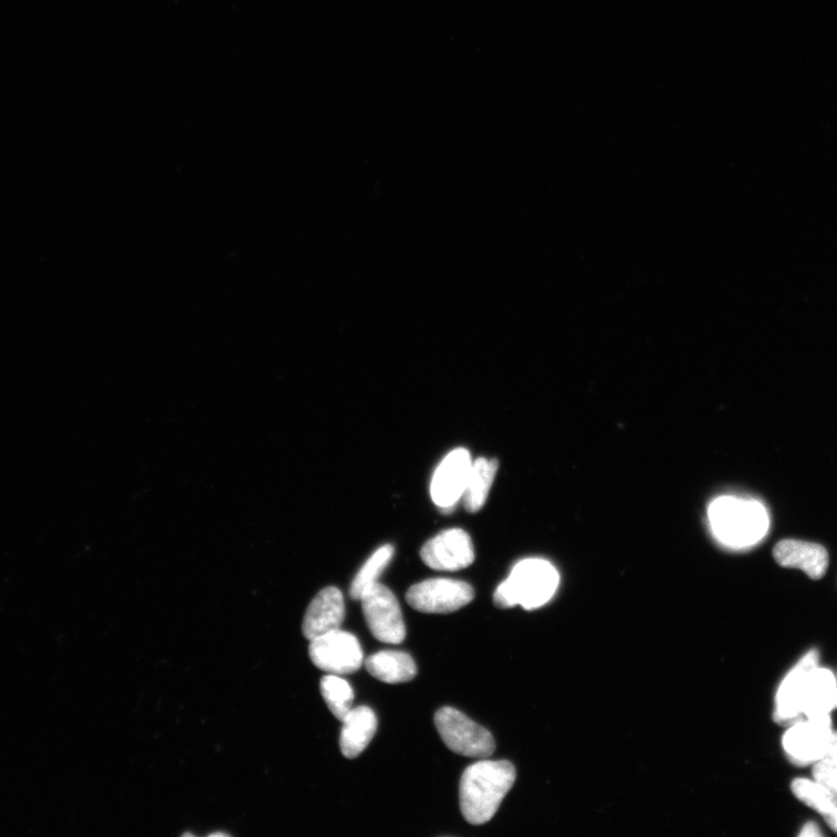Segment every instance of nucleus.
<instances>
[{
    "label": "nucleus",
    "instance_id": "obj_16",
    "mask_svg": "<svg viewBox=\"0 0 837 837\" xmlns=\"http://www.w3.org/2000/svg\"><path fill=\"white\" fill-rule=\"evenodd\" d=\"M365 666L376 680L388 684L410 682L418 671L412 656L397 650L379 651L370 656Z\"/></svg>",
    "mask_w": 837,
    "mask_h": 837
},
{
    "label": "nucleus",
    "instance_id": "obj_20",
    "mask_svg": "<svg viewBox=\"0 0 837 837\" xmlns=\"http://www.w3.org/2000/svg\"><path fill=\"white\" fill-rule=\"evenodd\" d=\"M321 691L332 714L344 721L353 710L354 691L351 684L337 674H327L321 682Z\"/></svg>",
    "mask_w": 837,
    "mask_h": 837
},
{
    "label": "nucleus",
    "instance_id": "obj_6",
    "mask_svg": "<svg viewBox=\"0 0 837 837\" xmlns=\"http://www.w3.org/2000/svg\"><path fill=\"white\" fill-rule=\"evenodd\" d=\"M310 659L331 674H351L364 665V650L351 632L336 629L310 641Z\"/></svg>",
    "mask_w": 837,
    "mask_h": 837
},
{
    "label": "nucleus",
    "instance_id": "obj_3",
    "mask_svg": "<svg viewBox=\"0 0 837 837\" xmlns=\"http://www.w3.org/2000/svg\"><path fill=\"white\" fill-rule=\"evenodd\" d=\"M559 576L553 565L540 558L519 562L509 578L496 587V607L523 606L527 610L546 605L555 595Z\"/></svg>",
    "mask_w": 837,
    "mask_h": 837
},
{
    "label": "nucleus",
    "instance_id": "obj_21",
    "mask_svg": "<svg viewBox=\"0 0 837 837\" xmlns=\"http://www.w3.org/2000/svg\"><path fill=\"white\" fill-rule=\"evenodd\" d=\"M813 780L828 788L837 798V761L823 760L814 764Z\"/></svg>",
    "mask_w": 837,
    "mask_h": 837
},
{
    "label": "nucleus",
    "instance_id": "obj_14",
    "mask_svg": "<svg viewBox=\"0 0 837 837\" xmlns=\"http://www.w3.org/2000/svg\"><path fill=\"white\" fill-rule=\"evenodd\" d=\"M341 749L345 757L354 760L364 753L377 731L375 712L367 707L353 709L343 721Z\"/></svg>",
    "mask_w": 837,
    "mask_h": 837
},
{
    "label": "nucleus",
    "instance_id": "obj_7",
    "mask_svg": "<svg viewBox=\"0 0 837 837\" xmlns=\"http://www.w3.org/2000/svg\"><path fill=\"white\" fill-rule=\"evenodd\" d=\"M474 597L470 584L447 578L418 583L406 594V601L422 614L446 615L457 613Z\"/></svg>",
    "mask_w": 837,
    "mask_h": 837
},
{
    "label": "nucleus",
    "instance_id": "obj_15",
    "mask_svg": "<svg viewBox=\"0 0 837 837\" xmlns=\"http://www.w3.org/2000/svg\"><path fill=\"white\" fill-rule=\"evenodd\" d=\"M837 708V680L830 669L813 670L803 700V716L829 715Z\"/></svg>",
    "mask_w": 837,
    "mask_h": 837
},
{
    "label": "nucleus",
    "instance_id": "obj_23",
    "mask_svg": "<svg viewBox=\"0 0 837 837\" xmlns=\"http://www.w3.org/2000/svg\"><path fill=\"white\" fill-rule=\"evenodd\" d=\"M825 760L837 761V732H833Z\"/></svg>",
    "mask_w": 837,
    "mask_h": 837
},
{
    "label": "nucleus",
    "instance_id": "obj_10",
    "mask_svg": "<svg viewBox=\"0 0 837 837\" xmlns=\"http://www.w3.org/2000/svg\"><path fill=\"white\" fill-rule=\"evenodd\" d=\"M818 650H809L785 676L776 694L774 719L780 725H791L803 719V700L809 677L819 666Z\"/></svg>",
    "mask_w": 837,
    "mask_h": 837
},
{
    "label": "nucleus",
    "instance_id": "obj_22",
    "mask_svg": "<svg viewBox=\"0 0 837 837\" xmlns=\"http://www.w3.org/2000/svg\"><path fill=\"white\" fill-rule=\"evenodd\" d=\"M799 836L802 837H820L823 836V833L820 831L819 827L814 823H808L804 826L803 830L801 831Z\"/></svg>",
    "mask_w": 837,
    "mask_h": 837
},
{
    "label": "nucleus",
    "instance_id": "obj_1",
    "mask_svg": "<svg viewBox=\"0 0 837 837\" xmlns=\"http://www.w3.org/2000/svg\"><path fill=\"white\" fill-rule=\"evenodd\" d=\"M516 778L508 761H481L470 765L460 783V806L464 819L474 826L489 823Z\"/></svg>",
    "mask_w": 837,
    "mask_h": 837
},
{
    "label": "nucleus",
    "instance_id": "obj_9",
    "mask_svg": "<svg viewBox=\"0 0 837 837\" xmlns=\"http://www.w3.org/2000/svg\"><path fill=\"white\" fill-rule=\"evenodd\" d=\"M427 567L439 572H458L474 561L469 534L460 529L443 531L425 543L420 552Z\"/></svg>",
    "mask_w": 837,
    "mask_h": 837
},
{
    "label": "nucleus",
    "instance_id": "obj_11",
    "mask_svg": "<svg viewBox=\"0 0 837 837\" xmlns=\"http://www.w3.org/2000/svg\"><path fill=\"white\" fill-rule=\"evenodd\" d=\"M470 452L459 448L449 452L435 472L432 500L443 511H450L462 500L471 469Z\"/></svg>",
    "mask_w": 837,
    "mask_h": 837
},
{
    "label": "nucleus",
    "instance_id": "obj_12",
    "mask_svg": "<svg viewBox=\"0 0 837 837\" xmlns=\"http://www.w3.org/2000/svg\"><path fill=\"white\" fill-rule=\"evenodd\" d=\"M345 615L343 593L335 586L326 587L314 597L306 609L303 620L304 637L311 641L326 632L341 629Z\"/></svg>",
    "mask_w": 837,
    "mask_h": 837
},
{
    "label": "nucleus",
    "instance_id": "obj_18",
    "mask_svg": "<svg viewBox=\"0 0 837 837\" xmlns=\"http://www.w3.org/2000/svg\"><path fill=\"white\" fill-rule=\"evenodd\" d=\"M794 795L805 805L818 812L837 834V798L816 780L797 778L791 785Z\"/></svg>",
    "mask_w": 837,
    "mask_h": 837
},
{
    "label": "nucleus",
    "instance_id": "obj_24",
    "mask_svg": "<svg viewBox=\"0 0 837 837\" xmlns=\"http://www.w3.org/2000/svg\"><path fill=\"white\" fill-rule=\"evenodd\" d=\"M210 836L216 837V836H229V835L226 833H212Z\"/></svg>",
    "mask_w": 837,
    "mask_h": 837
},
{
    "label": "nucleus",
    "instance_id": "obj_25",
    "mask_svg": "<svg viewBox=\"0 0 837 837\" xmlns=\"http://www.w3.org/2000/svg\"><path fill=\"white\" fill-rule=\"evenodd\" d=\"M184 836H193V834L186 833V834H184Z\"/></svg>",
    "mask_w": 837,
    "mask_h": 837
},
{
    "label": "nucleus",
    "instance_id": "obj_2",
    "mask_svg": "<svg viewBox=\"0 0 837 837\" xmlns=\"http://www.w3.org/2000/svg\"><path fill=\"white\" fill-rule=\"evenodd\" d=\"M709 517L715 536L732 548L756 545L768 530L765 508L756 501L741 498H718L709 509Z\"/></svg>",
    "mask_w": 837,
    "mask_h": 837
},
{
    "label": "nucleus",
    "instance_id": "obj_5",
    "mask_svg": "<svg viewBox=\"0 0 837 837\" xmlns=\"http://www.w3.org/2000/svg\"><path fill=\"white\" fill-rule=\"evenodd\" d=\"M833 732L830 714L799 719L783 736L784 752L795 765H814L826 758Z\"/></svg>",
    "mask_w": 837,
    "mask_h": 837
},
{
    "label": "nucleus",
    "instance_id": "obj_17",
    "mask_svg": "<svg viewBox=\"0 0 837 837\" xmlns=\"http://www.w3.org/2000/svg\"><path fill=\"white\" fill-rule=\"evenodd\" d=\"M498 467L500 464L494 459L480 458L472 462L462 495L463 505L468 512L477 513L485 505Z\"/></svg>",
    "mask_w": 837,
    "mask_h": 837
},
{
    "label": "nucleus",
    "instance_id": "obj_4",
    "mask_svg": "<svg viewBox=\"0 0 837 837\" xmlns=\"http://www.w3.org/2000/svg\"><path fill=\"white\" fill-rule=\"evenodd\" d=\"M436 726L448 749L459 755L485 760L495 751L492 734L456 709L439 710Z\"/></svg>",
    "mask_w": 837,
    "mask_h": 837
},
{
    "label": "nucleus",
    "instance_id": "obj_26",
    "mask_svg": "<svg viewBox=\"0 0 837 837\" xmlns=\"http://www.w3.org/2000/svg\"><path fill=\"white\" fill-rule=\"evenodd\" d=\"M836 680H837V677H836Z\"/></svg>",
    "mask_w": 837,
    "mask_h": 837
},
{
    "label": "nucleus",
    "instance_id": "obj_8",
    "mask_svg": "<svg viewBox=\"0 0 837 837\" xmlns=\"http://www.w3.org/2000/svg\"><path fill=\"white\" fill-rule=\"evenodd\" d=\"M360 601L368 627L378 641L398 645L405 640L406 627L400 605L387 586L375 584Z\"/></svg>",
    "mask_w": 837,
    "mask_h": 837
},
{
    "label": "nucleus",
    "instance_id": "obj_13",
    "mask_svg": "<svg viewBox=\"0 0 837 837\" xmlns=\"http://www.w3.org/2000/svg\"><path fill=\"white\" fill-rule=\"evenodd\" d=\"M775 559L782 567L799 569L812 579H822L829 564L828 553L818 543L799 540H783L774 550Z\"/></svg>",
    "mask_w": 837,
    "mask_h": 837
},
{
    "label": "nucleus",
    "instance_id": "obj_19",
    "mask_svg": "<svg viewBox=\"0 0 837 837\" xmlns=\"http://www.w3.org/2000/svg\"><path fill=\"white\" fill-rule=\"evenodd\" d=\"M395 554L391 545L378 548L360 568L351 586V597L360 600L364 595L378 583V578L387 569Z\"/></svg>",
    "mask_w": 837,
    "mask_h": 837
}]
</instances>
